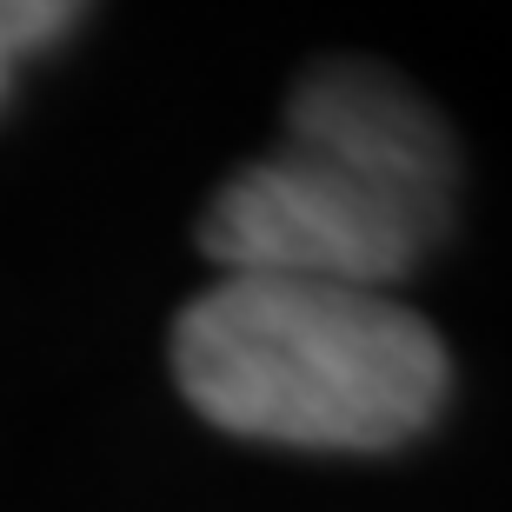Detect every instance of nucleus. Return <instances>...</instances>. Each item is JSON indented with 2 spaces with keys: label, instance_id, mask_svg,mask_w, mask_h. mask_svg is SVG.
Listing matches in <instances>:
<instances>
[{
  "label": "nucleus",
  "instance_id": "obj_1",
  "mask_svg": "<svg viewBox=\"0 0 512 512\" xmlns=\"http://www.w3.org/2000/svg\"><path fill=\"white\" fill-rule=\"evenodd\" d=\"M466 160L433 100L360 54L313 60L266 153L200 213L220 273L393 293L459 227Z\"/></svg>",
  "mask_w": 512,
  "mask_h": 512
},
{
  "label": "nucleus",
  "instance_id": "obj_3",
  "mask_svg": "<svg viewBox=\"0 0 512 512\" xmlns=\"http://www.w3.org/2000/svg\"><path fill=\"white\" fill-rule=\"evenodd\" d=\"M87 0H0V107L14 94V74L34 54L60 47L80 27Z\"/></svg>",
  "mask_w": 512,
  "mask_h": 512
},
{
  "label": "nucleus",
  "instance_id": "obj_2",
  "mask_svg": "<svg viewBox=\"0 0 512 512\" xmlns=\"http://www.w3.org/2000/svg\"><path fill=\"white\" fill-rule=\"evenodd\" d=\"M173 386L233 439L393 453L453 399V353L393 293L220 273L173 320Z\"/></svg>",
  "mask_w": 512,
  "mask_h": 512
}]
</instances>
